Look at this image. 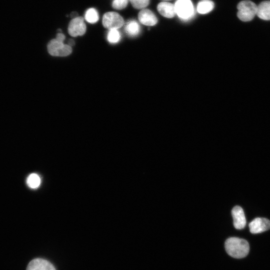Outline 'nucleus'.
<instances>
[{"label":"nucleus","mask_w":270,"mask_h":270,"mask_svg":"<svg viewBox=\"0 0 270 270\" xmlns=\"http://www.w3.org/2000/svg\"><path fill=\"white\" fill-rule=\"evenodd\" d=\"M250 232L256 234L270 229V220L266 218H256L249 224Z\"/></svg>","instance_id":"7"},{"label":"nucleus","mask_w":270,"mask_h":270,"mask_svg":"<svg viewBox=\"0 0 270 270\" xmlns=\"http://www.w3.org/2000/svg\"><path fill=\"white\" fill-rule=\"evenodd\" d=\"M133 7L136 9H142L149 4L150 0H129Z\"/></svg>","instance_id":"18"},{"label":"nucleus","mask_w":270,"mask_h":270,"mask_svg":"<svg viewBox=\"0 0 270 270\" xmlns=\"http://www.w3.org/2000/svg\"><path fill=\"white\" fill-rule=\"evenodd\" d=\"M68 45L70 46H74V40H70L68 41Z\"/></svg>","instance_id":"22"},{"label":"nucleus","mask_w":270,"mask_h":270,"mask_svg":"<svg viewBox=\"0 0 270 270\" xmlns=\"http://www.w3.org/2000/svg\"><path fill=\"white\" fill-rule=\"evenodd\" d=\"M56 39L60 42H64L65 40V36L62 33L59 32L57 34Z\"/></svg>","instance_id":"20"},{"label":"nucleus","mask_w":270,"mask_h":270,"mask_svg":"<svg viewBox=\"0 0 270 270\" xmlns=\"http://www.w3.org/2000/svg\"></svg>","instance_id":"23"},{"label":"nucleus","mask_w":270,"mask_h":270,"mask_svg":"<svg viewBox=\"0 0 270 270\" xmlns=\"http://www.w3.org/2000/svg\"><path fill=\"white\" fill-rule=\"evenodd\" d=\"M48 50L50 55L56 56H66L72 52L71 46L56 39H53L48 42Z\"/></svg>","instance_id":"4"},{"label":"nucleus","mask_w":270,"mask_h":270,"mask_svg":"<svg viewBox=\"0 0 270 270\" xmlns=\"http://www.w3.org/2000/svg\"><path fill=\"white\" fill-rule=\"evenodd\" d=\"M256 15L262 20H270V0L263 1L258 6Z\"/></svg>","instance_id":"12"},{"label":"nucleus","mask_w":270,"mask_h":270,"mask_svg":"<svg viewBox=\"0 0 270 270\" xmlns=\"http://www.w3.org/2000/svg\"><path fill=\"white\" fill-rule=\"evenodd\" d=\"M107 38L111 44L117 43L120 39V34L117 30H110L108 33Z\"/></svg>","instance_id":"17"},{"label":"nucleus","mask_w":270,"mask_h":270,"mask_svg":"<svg viewBox=\"0 0 270 270\" xmlns=\"http://www.w3.org/2000/svg\"><path fill=\"white\" fill-rule=\"evenodd\" d=\"M70 18L73 19L78 16V14L76 12H72L70 14Z\"/></svg>","instance_id":"21"},{"label":"nucleus","mask_w":270,"mask_h":270,"mask_svg":"<svg viewBox=\"0 0 270 270\" xmlns=\"http://www.w3.org/2000/svg\"><path fill=\"white\" fill-rule=\"evenodd\" d=\"M174 5L176 14L182 20H188L193 17L194 8L190 0H177Z\"/></svg>","instance_id":"3"},{"label":"nucleus","mask_w":270,"mask_h":270,"mask_svg":"<svg viewBox=\"0 0 270 270\" xmlns=\"http://www.w3.org/2000/svg\"><path fill=\"white\" fill-rule=\"evenodd\" d=\"M234 226L238 230L244 228L246 225V219L242 208L238 206L232 210Z\"/></svg>","instance_id":"9"},{"label":"nucleus","mask_w":270,"mask_h":270,"mask_svg":"<svg viewBox=\"0 0 270 270\" xmlns=\"http://www.w3.org/2000/svg\"><path fill=\"white\" fill-rule=\"evenodd\" d=\"M126 33L130 36L138 35L140 31L139 24L134 20H130L127 22L124 27Z\"/></svg>","instance_id":"13"},{"label":"nucleus","mask_w":270,"mask_h":270,"mask_svg":"<svg viewBox=\"0 0 270 270\" xmlns=\"http://www.w3.org/2000/svg\"><path fill=\"white\" fill-rule=\"evenodd\" d=\"M86 31V25L84 19L82 16H78L72 19L68 24V32L72 36H82Z\"/></svg>","instance_id":"6"},{"label":"nucleus","mask_w":270,"mask_h":270,"mask_svg":"<svg viewBox=\"0 0 270 270\" xmlns=\"http://www.w3.org/2000/svg\"><path fill=\"white\" fill-rule=\"evenodd\" d=\"M26 270H56L54 265L48 260L36 258L28 264Z\"/></svg>","instance_id":"8"},{"label":"nucleus","mask_w":270,"mask_h":270,"mask_svg":"<svg viewBox=\"0 0 270 270\" xmlns=\"http://www.w3.org/2000/svg\"><path fill=\"white\" fill-rule=\"evenodd\" d=\"M224 246L228 254L236 258L246 256L250 250L249 244L246 240L236 237L228 238Z\"/></svg>","instance_id":"1"},{"label":"nucleus","mask_w":270,"mask_h":270,"mask_svg":"<svg viewBox=\"0 0 270 270\" xmlns=\"http://www.w3.org/2000/svg\"><path fill=\"white\" fill-rule=\"evenodd\" d=\"M124 24L122 17L118 13L110 12L105 13L102 17L103 26L110 30H118Z\"/></svg>","instance_id":"5"},{"label":"nucleus","mask_w":270,"mask_h":270,"mask_svg":"<svg viewBox=\"0 0 270 270\" xmlns=\"http://www.w3.org/2000/svg\"><path fill=\"white\" fill-rule=\"evenodd\" d=\"M138 18L140 23L148 26H154L158 22L155 14L148 9L142 10L138 13Z\"/></svg>","instance_id":"10"},{"label":"nucleus","mask_w":270,"mask_h":270,"mask_svg":"<svg viewBox=\"0 0 270 270\" xmlns=\"http://www.w3.org/2000/svg\"><path fill=\"white\" fill-rule=\"evenodd\" d=\"M128 1L129 0H114L112 6L116 10H122L127 6Z\"/></svg>","instance_id":"19"},{"label":"nucleus","mask_w":270,"mask_h":270,"mask_svg":"<svg viewBox=\"0 0 270 270\" xmlns=\"http://www.w3.org/2000/svg\"><path fill=\"white\" fill-rule=\"evenodd\" d=\"M238 18L243 22L252 20L257 14L258 6L254 2L246 0H242L237 6Z\"/></svg>","instance_id":"2"},{"label":"nucleus","mask_w":270,"mask_h":270,"mask_svg":"<svg viewBox=\"0 0 270 270\" xmlns=\"http://www.w3.org/2000/svg\"><path fill=\"white\" fill-rule=\"evenodd\" d=\"M159 13L167 18H173L176 14L174 5L168 2H161L157 6Z\"/></svg>","instance_id":"11"},{"label":"nucleus","mask_w":270,"mask_h":270,"mask_svg":"<svg viewBox=\"0 0 270 270\" xmlns=\"http://www.w3.org/2000/svg\"><path fill=\"white\" fill-rule=\"evenodd\" d=\"M26 182L29 187L36 188L40 186V179L38 174H32L28 176Z\"/></svg>","instance_id":"16"},{"label":"nucleus","mask_w":270,"mask_h":270,"mask_svg":"<svg viewBox=\"0 0 270 270\" xmlns=\"http://www.w3.org/2000/svg\"><path fill=\"white\" fill-rule=\"evenodd\" d=\"M214 7L212 2L208 0H202L198 3L197 5V11L201 14H205L210 12Z\"/></svg>","instance_id":"14"},{"label":"nucleus","mask_w":270,"mask_h":270,"mask_svg":"<svg viewBox=\"0 0 270 270\" xmlns=\"http://www.w3.org/2000/svg\"><path fill=\"white\" fill-rule=\"evenodd\" d=\"M84 18L90 24L96 22L99 19L97 10L94 8H88L85 13Z\"/></svg>","instance_id":"15"}]
</instances>
